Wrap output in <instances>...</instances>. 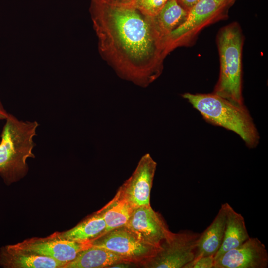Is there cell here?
<instances>
[{
    "instance_id": "6da1fadb",
    "label": "cell",
    "mask_w": 268,
    "mask_h": 268,
    "mask_svg": "<svg viewBox=\"0 0 268 268\" xmlns=\"http://www.w3.org/2000/svg\"><path fill=\"white\" fill-rule=\"evenodd\" d=\"M90 11L100 53L118 75L142 87L160 76L167 54L153 17L93 1Z\"/></svg>"
},
{
    "instance_id": "7a4b0ae2",
    "label": "cell",
    "mask_w": 268,
    "mask_h": 268,
    "mask_svg": "<svg viewBox=\"0 0 268 268\" xmlns=\"http://www.w3.org/2000/svg\"><path fill=\"white\" fill-rule=\"evenodd\" d=\"M5 120L0 142V175L10 185L27 174V160L35 158L33 138L39 124L36 121L20 120L11 114Z\"/></svg>"
},
{
    "instance_id": "3957f363",
    "label": "cell",
    "mask_w": 268,
    "mask_h": 268,
    "mask_svg": "<svg viewBox=\"0 0 268 268\" xmlns=\"http://www.w3.org/2000/svg\"><path fill=\"white\" fill-rule=\"evenodd\" d=\"M207 121L232 131L250 148L256 147L259 135L244 105L238 106L214 93L182 95Z\"/></svg>"
},
{
    "instance_id": "277c9868",
    "label": "cell",
    "mask_w": 268,
    "mask_h": 268,
    "mask_svg": "<svg viewBox=\"0 0 268 268\" xmlns=\"http://www.w3.org/2000/svg\"><path fill=\"white\" fill-rule=\"evenodd\" d=\"M240 27L232 23L220 30L217 36L220 71L213 93L232 103L244 105L242 93V50Z\"/></svg>"
},
{
    "instance_id": "5b68a950",
    "label": "cell",
    "mask_w": 268,
    "mask_h": 268,
    "mask_svg": "<svg viewBox=\"0 0 268 268\" xmlns=\"http://www.w3.org/2000/svg\"><path fill=\"white\" fill-rule=\"evenodd\" d=\"M228 6L227 0H201L188 11L185 21L166 38L167 54L189 43L204 26L221 18Z\"/></svg>"
},
{
    "instance_id": "8992f818",
    "label": "cell",
    "mask_w": 268,
    "mask_h": 268,
    "mask_svg": "<svg viewBox=\"0 0 268 268\" xmlns=\"http://www.w3.org/2000/svg\"><path fill=\"white\" fill-rule=\"evenodd\" d=\"M200 234L191 230L172 232L162 242L155 255L143 266L147 268H184L195 258Z\"/></svg>"
},
{
    "instance_id": "52a82bcc",
    "label": "cell",
    "mask_w": 268,
    "mask_h": 268,
    "mask_svg": "<svg viewBox=\"0 0 268 268\" xmlns=\"http://www.w3.org/2000/svg\"><path fill=\"white\" fill-rule=\"evenodd\" d=\"M91 244L115 253L128 263L142 266L159 249L145 243L125 226L108 232Z\"/></svg>"
},
{
    "instance_id": "ba28073f",
    "label": "cell",
    "mask_w": 268,
    "mask_h": 268,
    "mask_svg": "<svg viewBox=\"0 0 268 268\" xmlns=\"http://www.w3.org/2000/svg\"><path fill=\"white\" fill-rule=\"evenodd\" d=\"M13 245L51 258L65 265L74 260L80 252L91 246L92 244L69 240L62 237L60 232H56L46 237L29 238Z\"/></svg>"
},
{
    "instance_id": "9c48e42d",
    "label": "cell",
    "mask_w": 268,
    "mask_h": 268,
    "mask_svg": "<svg viewBox=\"0 0 268 268\" xmlns=\"http://www.w3.org/2000/svg\"><path fill=\"white\" fill-rule=\"evenodd\" d=\"M156 166L151 156L145 154L131 176L119 189L134 208L150 205V193Z\"/></svg>"
},
{
    "instance_id": "30bf717a",
    "label": "cell",
    "mask_w": 268,
    "mask_h": 268,
    "mask_svg": "<svg viewBox=\"0 0 268 268\" xmlns=\"http://www.w3.org/2000/svg\"><path fill=\"white\" fill-rule=\"evenodd\" d=\"M125 226L145 243L158 248L172 232L161 215L151 205L135 208Z\"/></svg>"
},
{
    "instance_id": "8fae6325",
    "label": "cell",
    "mask_w": 268,
    "mask_h": 268,
    "mask_svg": "<svg viewBox=\"0 0 268 268\" xmlns=\"http://www.w3.org/2000/svg\"><path fill=\"white\" fill-rule=\"evenodd\" d=\"M268 253L257 238L250 237L239 246L215 259L214 268H267Z\"/></svg>"
},
{
    "instance_id": "7c38bea8",
    "label": "cell",
    "mask_w": 268,
    "mask_h": 268,
    "mask_svg": "<svg viewBox=\"0 0 268 268\" xmlns=\"http://www.w3.org/2000/svg\"><path fill=\"white\" fill-rule=\"evenodd\" d=\"M0 265L4 268H63L65 265L51 258L19 249L13 244L1 247Z\"/></svg>"
},
{
    "instance_id": "4fadbf2b",
    "label": "cell",
    "mask_w": 268,
    "mask_h": 268,
    "mask_svg": "<svg viewBox=\"0 0 268 268\" xmlns=\"http://www.w3.org/2000/svg\"><path fill=\"white\" fill-rule=\"evenodd\" d=\"M226 219V210L223 203L211 223L200 234L194 259L207 255L215 257L222 243Z\"/></svg>"
},
{
    "instance_id": "5bb4252c",
    "label": "cell",
    "mask_w": 268,
    "mask_h": 268,
    "mask_svg": "<svg viewBox=\"0 0 268 268\" xmlns=\"http://www.w3.org/2000/svg\"><path fill=\"white\" fill-rule=\"evenodd\" d=\"M226 224L222 245L216 254V259L226 252L235 248L250 238L243 216L228 203H224Z\"/></svg>"
},
{
    "instance_id": "9a60e30c",
    "label": "cell",
    "mask_w": 268,
    "mask_h": 268,
    "mask_svg": "<svg viewBox=\"0 0 268 268\" xmlns=\"http://www.w3.org/2000/svg\"><path fill=\"white\" fill-rule=\"evenodd\" d=\"M122 262L121 257L105 248L92 245L80 252L72 261L63 268H108Z\"/></svg>"
},
{
    "instance_id": "2e32d148",
    "label": "cell",
    "mask_w": 268,
    "mask_h": 268,
    "mask_svg": "<svg viewBox=\"0 0 268 268\" xmlns=\"http://www.w3.org/2000/svg\"><path fill=\"white\" fill-rule=\"evenodd\" d=\"M106 228L101 213L98 211L72 228L60 232L64 238L78 242H92L103 235Z\"/></svg>"
},
{
    "instance_id": "e0dca14e",
    "label": "cell",
    "mask_w": 268,
    "mask_h": 268,
    "mask_svg": "<svg viewBox=\"0 0 268 268\" xmlns=\"http://www.w3.org/2000/svg\"><path fill=\"white\" fill-rule=\"evenodd\" d=\"M134 209L118 190L112 200L99 210L106 225L104 234L112 230L125 226Z\"/></svg>"
},
{
    "instance_id": "ac0fdd59",
    "label": "cell",
    "mask_w": 268,
    "mask_h": 268,
    "mask_svg": "<svg viewBox=\"0 0 268 268\" xmlns=\"http://www.w3.org/2000/svg\"><path fill=\"white\" fill-rule=\"evenodd\" d=\"M188 12L177 0H169L159 13L153 17L156 26L164 41L170 33L185 21Z\"/></svg>"
},
{
    "instance_id": "d6986e66",
    "label": "cell",
    "mask_w": 268,
    "mask_h": 268,
    "mask_svg": "<svg viewBox=\"0 0 268 268\" xmlns=\"http://www.w3.org/2000/svg\"><path fill=\"white\" fill-rule=\"evenodd\" d=\"M169 0H136L132 7L138 10L143 14L155 17L161 10Z\"/></svg>"
},
{
    "instance_id": "ffe728a7",
    "label": "cell",
    "mask_w": 268,
    "mask_h": 268,
    "mask_svg": "<svg viewBox=\"0 0 268 268\" xmlns=\"http://www.w3.org/2000/svg\"><path fill=\"white\" fill-rule=\"evenodd\" d=\"M214 256L207 255L193 260L184 268H214Z\"/></svg>"
},
{
    "instance_id": "44dd1931",
    "label": "cell",
    "mask_w": 268,
    "mask_h": 268,
    "mask_svg": "<svg viewBox=\"0 0 268 268\" xmlns=\"http://www.w3.org/2000/svg\"><path fill=\"white\" fill-rule=\"evenodd\" d=\"M136 0H92V1L120 6H132Z\"/></svg>"
},
{
    "instance_id": "7402d4cb",
    "label": "cell",
    "mask_w": 268,
    "mask_h": 268,
    "mask_svg": "<svg viewBox=\"0 0 268 268\" xmlns=\"http://www.w3.org/2000/svg\"><path fill=\"white\" fill-rule=\"evenodd\" d=\"M201 0H177L178 3L186 10L189 11Z\"/></svg>"
},
{
    "instance_id": "603a6c76",
    "label": "cell",
    "mask_w": 268,
    "mask_h": 268,
    "mask_svg": "<svg viewBox=\"0 0 268 268\" xmlns=\"http://www.w3.org/2000/svg\"><path fill=\"white\" fill-rule=\"evenodd\" d=\"M9 114L0 100V120H5L8 116Z\"/></svg>"
},
{
    "instance_id": "cb8c5ba5",
    "label": "cell",
    "mask_w": 268,
    "mask_h": 268,
    "mask_svg": "<svg viewBox=\"0 0 268 268\" xmlns=\"http://www.w3.org/2000/svg\"><path fill=\"white\" fill-rule=\"evenodd\" d=\"M131 263L126 262H120L115 264H114L111 266H110L109 268H129L130 267Z\"/></svg>"
},
{
    "instance_id": "d4e9b609",
    "label": "cell",
    "mask_w": 268,
    "mask_h": 268,
    "mask_svg": "<svg viewBox=\"0 0 268 268\" xmlns=\"http://www.w3.org/2000/svg\"><path fill=\"white\" fill-rule=\"evenodd\" d=\"M236 0H227V3L229 6L232 5Z\"/></svg>"
}]
</instances>
